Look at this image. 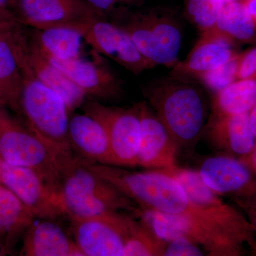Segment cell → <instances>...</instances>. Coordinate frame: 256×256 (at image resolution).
<instances>
[{
    "label": "cell",
    "mask_w": 256,
    "mask_h": 256,
    "mask_svg": "<svg viewBox=\"0 0 256 256\" xmlns=\"http://www.w3.org/2000/svg\"><path fill=\"white\" fill-rule=\"evenodd\" d=\"M13 0H0V9L9 10V6Z\"/></svg>",
    "instance_id": "74e56055"
},
{
    "label": "cell",
    "mask_w": 256,
    "mask_h": 256,
    "mask_svg": "<svg viewBox=\"0 0 256 256\" xmlns=\"http://www.w3.org/2000/svg\"><path fill=\"white\" fill-rule=\"evenodd\" d=\"M256 78V48L240 54L237 80Z\"/></svg>",
    "instance_id": "d6a6232c"
},
{
    "label": "cell",
    "mask_w": 256,
    "mask_h": 256,
    "mask_svg": "<svg viewBox=\"0 0 256 256\" xmlns=\"http://www.w3.org/2000/svg\"><path fill=\"white\" fill-rule=\"evenodd\" d=\"M224 4H228V3L233 2L237 1V0H222Z\"/></svg>",
    "instance_id": "f35d334b"
},
{
    "label": "cell",
    "mask_w": 256,
    "mask_h": 256,
    "mask_svg": "<svg viewBox=\"0 0 256 256\" xmlns=\"http://www.w3.org/2000/svg\"><path fill=\"white\" fill-rule=\"evenodd\" d=\"M105 14L129 35L141 54L154 67L172 69L180 62L182 26L172 13L163 10L118 8Z\"/></svg>",
    "instance_id": "3957f363"
},
{
    "label": "cell",
    "mask_w": 256,
    "mask_h": 256,
    "mask_svg": "<svg viewBox=\"0 0 256 256\" xmlns=\"http://www.w3.org/2000/svg\"><path fill=\"white\" fill-rule=\"evenodd\" d=\"M201 36L184 60L171 69L170 75L197 79L238 54L234 42L215 26L201 32Z\"/></svg>",
    "instance_id": "2e32d148"
},
{
    "label": "cell",
    "mask_w": 256,
    "mask_h": 256,
    "mask_svg": "<svg viewBox=\"0 0 256 256\" xmlns=\"http://www.w3.org/2000/svg\"><path fill=\"white\" fill-rule=\"evenodd\" d=\"M256 26V0H242Z\"/></svg>",
    "instance_id": "d590c367"
},
{
    "label": "cell",
    "mask_w": 256,
    "mask_h": 256,
    "mask_svg": "<svg viewBox=\"0 0 256 256\" xmlns=\"http://www.w3.org/2000/svg\"><path fill=\"white\" fill-rule=\"evenodd\" d=\"M34 217L12 192L0 186V230L28 227Z\"/></svg>",
    "instance_id": "484cf974"
},
{
    "label": "cell",
    "mask_w": 256,
    "mask_h": 256,
    "mask_svg": "<svg viewBox=\"0 0 256 256\" xmlns=\"http://www.w3.org/2000/svg\"><path fill=\"white\" fill-rule=\"evenodd\" d=\"M94 52L92 60L79 57L60 60L46 56L86 96L100 101L118 99L124 94V82L108 65L102 55Z\"/></svg>",
    "instance_id": "5bb4252c"
},
{
    "label": "cell",
    "mask_w": 256,
    "mask_h": 256,
    "mask_svg": "<svg viewBox=\"0 0 256 256\" xmlns=\"http://www.w3.org/2000/svg\"><path fill=\"white\" fill-rule=\"evenodd\" d=\"M3 160L0 158V181H1V172L2 168Z\"/></svg>",
    "instance_id": "ab89813d"
},
{
    "label": "cell",
    "mask_w": 256,
    "mask_h": 256,
    "mask_svg": "<svg viewBox=\"0 0 256 256\" xmlns=\"http://www.w3.org/2000/svg\"><path fill=\"white\" fill-rule=\"evenodd\" d=\"M1 182L34 216L54 220L66 217L60 190L34 170L3 162Z\"/></svg>",
    "instance_id": "8fae6325"
},
{
    "label": "cell",
    "mask_w": 256,
    "mask_h": 256,
    "mask_svg": "<svg viewBox=\"0 0 256 256\" xmlns=\"http://www.w3.org/2000/svg\"><path fill=\"white\" fill-rule=\"evenodd\" d=\"M162 170L181 184L190 200L222 234L242 246L246 244L256 254V236L247 217L208 188L196 170L178 168V165Z\"/></svg>",
    "instance_id": "52a82bcc"
},
{
    "label": "cell",
    "mask_w": 256,
    "mask_h": 256,
    "mask_svg": "<svg viewBox=\"0 0 256 256\" xmlns=\"http://www.w3.org/2000/svg\"><path fill=\"white\" fill-rule=\"evenodd\" d=\"M68 138L74 154L86 162L112 165L105 128L90 114L84 112L70 116Z\"/></svg>",
    "instance_id": "ac0fdd59"
},
{
    "label": "cell",
    "mask_w": 256,
    "mask_h": 256,
    "mask_svg": "<svg viewBox=\"0 0 256 256\" xmlns=\"http://www.w3.org/2000/svg\"><path fill=\"white\" fill-rule=\"evenodd\" d=\"M244 212L249 222L254 228L256 236V201L236 202Z\"/></svg>",
    "instance_id": "836d02e7"
},
{
    "label": "cell",
    "mask_w": 256,
    "mask_h": 256,
    "mask_svg": "<svg viewBox=\"0 0 256 256\" xmlns=\"http://www.w3.org/2000/svg\"><path fill=\"white\" fill-rule=\"evenodd\" d=\"M22 47L0 38V104L16 112L23 85Z\"/></svg>",
    "instance_id": "44dd1931"
},
{
    "label": "cell",
    "mask_w": 256,
    "mask_h": 256,
    "mask_svg": "<svg viewBox=\"0 0 256 256\" xmlns=\"http://www.w3.org/2000/svg\"><path fill=\"white\" fill-rule=\"evenodd\" d=\"M204 183L234 202L256 201V175L242 160L228 154L210 156L196 170Z\"/></svg>",
    "instance_id": "4fadbf2b"
},
{
    "label": "cell",
    "mask_w": 256,
    "mask_h": 256,
    "mask_svg": "<svg viewBox=\"0 0 256 256\" xmlns=\"http://www.w3.org/2000/svg\"><path fill=\"white\" fill-rule=\"evenodd\" d=\"M22 70L23 85L18 112L22 116L25 124L56 152L74 158L68 138L70 112L65 101L34 76L24 64Z\"/></svg>",
    "instance_id": "5b68a950"
},
{
    "label": "cell",
    "mask_w": 256,
    "mask_h": 256,
    "mask_svg": "<svg viewBox=\"0 0 256 256\" xmlns=\"http://www.w3.org/2000/svg\"><path fill=\"white\" fill-rule=\"evenodd\" d=\"M30 36L47 57L68 60L82 57V34L74 28H52L33 30Z\"/></svg>",
    "instance_id": "7402d4cb"
},
{
    "label": "cell",
    "mask_w": 256,
    "mask_h": 256,
    "mask_svg": "<svg viewBox=\"0 0 256 256\" xmlns=\"http://www.w3.org/2000/svg\"><path fill=\"white\" fill-rule=\"evenodd\" d=\"M86 162L76 156L64 170L60 192L66 218H85L127 212L136 214V202L116 186L98 176Z\"/></svg>",
    "instance_id": "277c9868"
},
{
    "label": "cell",
    "mask_w": 256,
    "mask_h": 256,
    "mask_svg": "<svg viewBox=\"0 0 256 256\" xmlns=\"http://www.w3.org/2000/svg\"><path fill=\"white\" fill-rule=\"evenodd\" d=\"M24 252L31 256H84L56 220H42L28 227Z\"/></svg>",
    "instance_id": "ffe728a7"
},
{
    "label": "cell",
    "mask_w": 256,
    "mask_h": 256,
    "mask_svg": "<svg viewBox=\"0 0 256 256\" xmlns=\"http://www.w3.org/2000/svg\"><path fill=\"white\" fill-rule=\"evenodd\" d=\"M87 166L140 208L174 216L184 233L201 246L207 255L230 256L236 250L239 244L222 234L190 200L181 184L163 170L132 171L129 168L101 164Z\"/></svg>",
    "instance_id": "6da1fadb"
},
{
    "label": "cell",
    "mask_w": 256,
    "mask_h": 256,
    "mask_svg": "<svg viewBox=\"0 0 256 256\" xmlns=\"http://www.w3.org/2000/svg\"><path fill=\"white\" fill-rule=\"evenodd\" d=\"M82 108L84 112L98 120L105 128L112 165L136 168L141 138L140 118L136 106L130 108L112 107L89 98Z\"/></svg>",
    "instance_id": "ba28073f"
},
{
    "label": "cell",
    "mask_w": 256,
    "mask_h": 256,
    "mask_svg": "<svg viewBox=\"0 0 256 256\" xmlns=\"http://www.w3.org/2000/svg\"><path fill=\"white\" fill-rule=\"evenodd\" d=\"M85 1L96 10L106 14L118 8H131L133 6H140L148 0H85Z\"/></svg>",
    "instance_id": "1f68e13d"
},
{
    "label": "cell",
    "mask_w": 256,
    "mask_h": 256,
    "mask_svg": "<svg viewBox=\"0 0 256 256\" xmlns=\"http://www.w3.org/2000/svg\"><path fill=\"white\" fill-rule=\"evenodd\" d=\"M204 133L212 146L223 154L239 160L250 156L256 146L249 114L210 117Z\"/></svg>",
    "instance_id": "e0dca14e"
},
{
    "label": "cell",
    "mask_w": 256,
    "mask_h": 256,
    "mask_svg": "<svg viewBox=\"0 0 256 256\" xmlns=\"http://www.w3.org/2000/svg\"><path fill=\"white\" fill-rule=\"evenodd\" d=\"M142 92L178 152L193 150L210 118L206 96L196 80L169 75L150 82Z\"/></svg>",
    "instance_id": "7a4b0ae2"
},
{
    "label": "cell",
    "mask_w": 256,
    "mask_h": 256,
    "mask_svg": "<svg viewBox=\"0 0 256 256\" xmlns=\"http://www.w3.org/2000/svg\"><path fill=\"white\" fill-rule=\"evenodd\" d=\"M218 28L232 41H252L256 34V26L244 2L224 4L216 22Z\"/></svg>",
    "instance_id": "cb8c5ba5"
},
{
    "label": "cell",
    "mask_w": 256,
    "mask_h": 256,
    "mask_svg": "<svg viewBox=\"0 0 256 256\" xmlns=\"http://www.w3.org/2000/svg\"><path fill=\"white\" fill-rule=\"evenodd\" d=\"M224 5L222 0H186V18L201 32L205 31L215 26Z\"/></svg>",
    "instance_id": "83f0119b"
},
{
    "label": "cell",
    "mask_w": 256,
    "mask_h": 256,
    "mask_svg": "<svg viewBox=\"0 0 256 256\" xmlns=\"http://www.w3.org/2000/svg\"><path fill=\"white\" fill-rule=\"evenodd\" d=\"M240 160L247 164L248 166L252 170V172L256 175V146L250 156Z\"/></svg>",
    "instance_id": "e575fe53"
},
{
    "label": "cell",
    "mask_w": 256,
    "mask_h": 256,
    "mask_svg": "<svg viewBox=\"0 0 256 256\" xmlns=\"http://www.w3.org/2000/svg\"><path fill=\"white\" fill-rule=\"evenodd\" d=\"M141 122L137 166L146 170L170 169L176 166L178 150L164 124L146 102L136 104Z\"/></svg>",
    "instance_id": "9a60e30c"
},
{
    "label": "cell",
    "mask_w": 256,
    "mask_h": 256,
    "mask_svg": "<svg viewBox=\"0 0 256 256\" xmlns=\"http://www.w3.org/2000/svg\"><path fill=\"white\" fill-rule=\"evenodd\" d=\"M249 120L252 132L256 138V104L249 112Z\"/></svg>",
    "instance_id": "8d00e7d4"
},
{
    "label": "cell",
    "mask_w": 256,
    "mask_h": 256,
    "mask_svg": "<svg viewBox=\"0 0 256 256\" xmlns=\"http://www.w3.org/2000/svg\"><path fill=\"white\" fill-rule=\"evenodd\" d=\"M203 248L188 236H182L166 242L164 256H204Z\"/></svg>",
    "instance_id": "4dcf8cb0"
},
{
    "label": "cell",
    "mask_w": 256,
    "mask_h": 256,
    "mask_svg": "<svg viewBox=\"0 0 256 256\" xmlns=\"http://www.w3.org/2000/svg\"><path fill=\"white\" fill-rule=\"evenodd\" d=\"M134 216L139 217L152 233L163 242H168L180 237L188 236L178 228L169 214L159 210L140 208Z\"/></svg>",
    "instance_id": "4316f807"
},
{
    "label": "cell",
    "mask_w": 256,
    "mask_h": 256,
    "mask_svg": "<svg viewBox=\"0 0 256 256\" xmlns=\"http://www.w3.org/2000/svg\"><path fill=\"white\" fill-rule=\"evenodd\" d=\"M0 158L6 164L34 170L60 190L64 170L76 156H60L0 104Z\"/></svg>",
    "instance_id": "8992f818"
},
{
    "label": "cell",
    "mask_w": 256,
    "mask_h": 256,
    "mask_svg": "<svg viewBox=\"0 0 256 256\" xmlns=\"http://www.w3.org/2000/svg\"><path fill=\"white\" fill-rule=\"evenodd\" d=\"M9 10L22 26L33 30L77 28L89 20L106 16L85 0H13Z\"/></svg>",
    "instance_id": "30bf717a"
},
{
    "label": "cell",
    "mask_w": 256,
    "mask_h": 256,
    "mask_svg": "<svg viewBox=\"0 0 256 256\" xmlns=\"http://www.w3.org/2000/svg\"><path fill=\"white\" fill-rule=\"evenodd\" d=\"M256 104V78L238 79L216 92L210 117L249 114Z\"/></svg>",
    "instance_id": "603a6c76"
},
{
    "label": "cell",
    "mask_w": 256,
    "mask_h": 256,
    "mask_svg": "<svg viewBox=\"0 0 256 256\" xmlns=\"http://www.w3.org/2000/svg\"><path fill=\"white\" fill-rule=\"evenodd\" d=\"M12 13L8 9H0V38L18 44L22 40L26 32Z\"/></svg>",
    "instance_id": "f546056e"
},
{
    "label": "cell",
    "mask_w": 256,
    "mask_h": 256,
    "mask_svg": "<svg viewBox=\"0 0 256 256\" xmlns=\"http://www.w3.org/2000/svg\"><path fill=\"white\" fill-rule=\"evenodd\" d=\"M127 212L70 218L74 240L84 256H122L136 218Z\"/></svg>",
    "instance_id": "9c48e42d"
},
{
    "label": "cell",
    "mask_w": 256,
    "mask_h": 256,
    "mask_svg": "<svg viewBox=\"0 0 256 256\" xmlns=\"http://www.w3.org/2000/svg\"><path fill=\"white\" fill-rule=\"evenodd\" d=\"M166 242L156 238L141 220H134L122 256H164Z\"/></svg>",
    "instance_id": "d4e9b609"
},
{
    "label": "cell",
    "mask_w": 256,
    "mask_h": 256,
    "mask_svg": "<svg viewBox=\"0 0 256 256\" xmlns=\"http://www.w3.org/2000/svg\"><path fill=\"white\" fill-rule=\"evenodd\" d=\"M23 62L34 76L64 99L70 114L82 107L86 100L84 92L42 53L30 34L28 36Z\"/></svg>",
    "instance_id": "d6986e66"
},
{
    "label": "cell",
    "mask_w": 256,
    "mask_h": 256,
    "mask_svg": "<svg viewBox=\"0 0 256 256\" xmlns=\"http://www.w3.org/2000/svg\"><path fill=\"white\" fill-rule=\"evenodd\" d=\"M240 56L238 54L226 63L203 74L197 80L214 94L223 90L237 80Z\"/></svg>",
    "instance_id": "f1b7e54d"
},
{
    "label": "cell",
    "mask_w": 256,
    "mask_h": 256,
    "mask_svg": "<svg viewBox=\"0 0 256 256\" xmlns=\"http://www.w3.org/2000/svg\"><path fill=\"white\" fill-rule=\"evenodd\" d=\"M76 30L92 50L114 60L131 73L138 75L154 68L141 54L129 35L106 16L92 18Z\"/></svg>",
    "instance_id": "7c38bea8"
}]
</instances>
